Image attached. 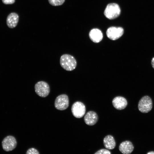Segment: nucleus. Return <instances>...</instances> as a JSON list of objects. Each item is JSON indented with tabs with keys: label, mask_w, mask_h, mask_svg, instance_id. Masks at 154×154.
Wrapping results in <instances>:
<instances>
[{
	"label": "nucleus",
	"mask_w": 154,
	"mask_h": 154,
	"mask_svg": "<svg viewBox=\"0 0 154 154\" xmlns=\"http://www.w3.org/2000/svg\"><path fill=\"white\" fill-rule=\"evenodd\" d=\"M60 64L61 66L65 70L71 71L75 68L77 62L73 56L69 54H65L61 56Z\"/></svg>",
	"instance_id": "1"
},
{
	"label": "nucleus",
	"mask_w": 154,
	"mask_h": 154,
	"mask_svg": "<svg viewBox=\"0 0 154 154\" xmlns=\"http://www.w3.org/2000/svg\"><path fill=\"white\" fill-rule=\"evenodd\" d=\"M120 12V9L118 4L111 3L107 6L104 11V14L108 19H112L118 17L119 15Z\"/></svg>",
	"instance_id": "2"
},
{
	"label": "nucleus",
	"mask_w": 154,
	"mask_h": 154,
	"mask_svg": "<svg viewBox=\"0 0 154 154\" xmlns=\"http://www.w3.org/2000/svg\"><path fill=\"white\" fill-rule=\"evenodd\" d=\"M35 89L36 93L42 97H45L48 96L50 91L49 85L43 81L38 82L35 85Z\"/></svg>",
	"instance_id": "3"
},
{
	"label": "nucleus",
	"mask_w": 154,
	"mask_h": 154,
	"mask_svg": "<svg viewBox=\"0 0 154 154\" xmlns=\"http://www.w3.org/2000/svg\"><path fill=\"white\" fill-rule=\"evenodd\" d=\"M139 110L143 113H147L152 108V102L151 98L148 96H145L139 101L138 104Z\"/></svg>",
	"instance_id": "4"
},
{
	"label": "nucleus",
	"mask_w": 154,
	"mask_h": 154,
	"mask_svg": "<svg viewBox=\"0 0 154 154\" xmlns=\"http://www.w3.org/2000/svg\"><path fill=\"white\" fill-rule=\"evenodd\" d=\"M86 110V107L84 104L79 101L74 103L71 108L73 115L77 118H80L83 117L85 113Z\"/></svg>",
	"instance_id": "5"
},
{
	"label": "nucleus",
	"mask_w": 154,
	"mask_h": 154,
	"mask_svg": "<svg viewBox=\"0 0 154 154\" xmlns=\"http://www.w3.org/2000/svg\"><path fill=\"white\" fill-rule=\"evenodd\" d=\"M69 99L68 96L62 94L58 96L54 102V106L57 110H64L67 109L69 106Z\"/></svg>",
	"instance_id": "6"
},
{
	"label": "nucleus",
	"mask_w": 154,
	"mask_h": 154,
	"mask_svg": "<svg viewBox=\"0 0 154 154\" xmlns=\"http://www.w3.org/2000/svg\"><path fill=\"white\" fill-rule=\"evenodd\" d=\"M17 145V142L15 137L11 135L5 137L2 142V145L3 149L5 151H9L13 150L15 148Z\"/></svg>",
	"instance_id": "7"
},
{
	"label": "nucleus",
	"mask_w": 154,
	"mask_h": 154,
	"mask_svg": "<svg viewBox=\"0 0 154 154\" xmlns=\"http://www.w3.org/2000/svg\"><path fill=\"white\" fill-rule=\"evenodd\" d=\"M124 30L121 27H112L107 30L106 34L108 38L115 40L120 38L123 34Z\"/></svg>",
	"instance_id": "8"
},
{
	"label": "nucleus",
	"mask_w": 154,
	"mask_h": 154,
	"mask_svg": "<svg viewBox=\"0 0 154 154\" xmlns=\"http://www.w3.org/2000/svg\"><path fill=\"white\" fill-rule=\"evenodd\" d=\"M112 104L114 107L117 110H122L125 108L127 105L126 100L121 96H117L113 100Z\"/></svg>",
	"instance_id": "9"
},
{
	"label": "nucleus",
	"mask_w": 154,
	"mask_h": 154,
	"mask_svg": "<svg viewBox=\"0 0 154 154\" xmlns=\"http://www.w3.org/2000/svg\"><path fill=\"white\" fill-rule=\"evenodd\" d=\"M98 118V116L95 112L90 111L86 114L84 120L86 124L91 126L94 125L97 122Z\"/></svg>",
	"instance_id": "10"
},
{
	"label": "nucleus",
	"mask_w": 154,
	"mask_h": 154,
	"mask_svg": "<svg viewBox=\"0 0 154 154\" xmlns=\"http://www.w3.org/2000/svg\"><path fill=\"white\" fill-rule=\"evenodd\" d=\"M134 147L129 141H126L121 143L119 146V151L124 154L131 153L133 151Z\"/></svg>",
	"instance_id": "11"
},
{
	"label": "nucleus",
	"mask_w": 154,
	"mask_h": 154,
	"mask_svg": "<svg viewBox=\"0 0 154 154\" xmlns=\"http://www.w3.org/2000/svg\"><path fill=\"white\" fill-rule=\"evenodd\" d=\"M89 36L90 39L95 43L100 42L103 38V35L101 31L97 29H94L90 32Z\"/></svg>",
	"instance_id": "12"
},
{
	"label": "nucleus",
	"mask_w": 154,
	"mask_h": 154,
	"mask_svg": "<svg viewBox=\"0 0 154 154\" xmlns=\"http://www.w3.org/2000/svg\"><path fill=\"white\" fill-rule=\"evenodd\" d=\"M19 20V17L18 14L15 13H11L7 17V24L9 28H14L17 25Z\"/></svg>",
	"instance_id": "13"
},
{
	"label": "nucleus",
	"mask_w": 154,
	"mask_h": 154,
	"mask_svg": "<svg viewBox=\"0 0 154 154\" xmlns=\"http://www.w3.org/2000/svg\"><path fill=\"white\" fill-rule=\"evenodd\" d=\"M103 143L105 147L109 150L114 149L116 145V143L114 138L110 135H107L104 138Z\"/></svg>",
	"instance_id": "14"
},
{
	"label": "nucleus",
	"mask_w": 154,
	"mask_h": 154,
	"mask_svg": "<svg viewBox=\"0 0 154 154\" xmlns=\"http://www.w3.org/2000/svg\"><path fill=\"white\" fill-rule=\"evenodd\" d=\"M65 0H48L49 3L54 6L61 5L64 3Z\"/></svg>",
	"instance_id": "15"
},
{
	"label": "nucleus",
	"mask_w": 154,
	"mask_h": 154,
	"mask_svg": "<svg viewBox=\"0 0 154 154\" xmlns=\"http://www.w3.org/2000/svg\"><path fill=\"white\" fill-rule=\"evenodd\" d=\"M95 154H110L111 153L108 150L106 149H100Z\"/></svg>",
	"instance_id": "16"
},
{
	"label": "nucleus",
	"mask_w": 154,
	"mask_h": 154,
	"mask_svg": "<svg viewBox=\"0 0 154 154\" xmlns=\"http://www.w3.org/2000/svg\"><path fill=\"white\" fill-rule=\"evenodd\" d=\"M27 154H39V153L38 151L34 148H31L27 151Z\"/></svg>",
	"instance_id": "17"
},
{
	"label": "nucleus",
	"mask_w": 154,
	"mask_h": 154,
	"mask_svg": "<svg viewBox=\"0 0 154 154\" xmlns=\"http://www.w3.org/2000/svg\"><path fill=\"white\" fill-rule=\"evenodd\" d=\"M3 3L5 4H11L14 3L15 0H2Z\"/></svg>",
	"instance_id": "18"
},
{
	"label": "nucleus",
	"mask_w": 154,
	"mask_h": 154,
	"mask_svg": "<svg viewBox=\"0 0 154 154\" xmlns=\"http://www.w3.org/2000/svg\"><path fill=\"white\" fill-rule=\"evenodd\" d=\"M151 64L153 67L154 68V57L151 60Z\"/></svg>",
	"instance_id": "19"
},
{
	"label": "nucleus",
	"mask_w": 154,
	"mask_h": 154,
	"mask_svg": "<svg viewBox=\"0 0 154 154\" xmlns=\"http://www.w3.org/2000/svg\"><path fill=\"white\" fill-rule=\"evenodd\" d=\"M147 154H154V151H150L147 153Z\"/></svg>",
	"instance_id": "20"
}]
</instances>
